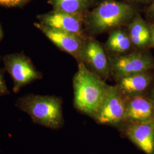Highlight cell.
<instances>
[{
  "label": "cell",
  "instance_id": "obj_1",
  "mask_svg": "<svg viewBox=\"0 0 154 154\" xmlns=\"http://www.w3.org/2000/svg\"><path fill=\"white\" fill-rule=\"evenodd\" d=\"M109 85L85 63L79 62L73 78L74 105L77 110L94 118L102 104Z\"/></svg>",
  "mask_w": 154,
  "mask_h": 154
},
{
  "label": "cell",
  "instance_id": "obj_2",
  "mask_svg": "<svg viewBox=\"0 0 154 154\" xmlns=\"http://www.w3.org/2000/svg\"><path fill=\"white\" fill-rule=\"evenodd\" d=\"M137 14L134 6L116 0H105L86 16L85 23L94 34L129 24Z\"/></svg>",
  "mask_w": 154,
  "mask_h": 154
},
{
  "label": "cell",
  "instance_id": "obj_3",
  "mask_svg": "<svg viewBox=\"0 0 154 154\" xmlns=\"http://www.w3.org/2000/svg\"><path fill=\"white\" fill-rule=\"evenodd\" d=\"M62 105L59 97L33 94L21 97L16 102L17 107L28 114L34 123L54 130L64 123Z\"/></svg>",
  "mask_w": 154,
  "mask_h": 154
},
{
  "label": "cell",
  "instance_id": "obj_4",
  "mask_svg": "<svg viewBox=\"0 0 154 154\" xmlns=\"http://www.w3.org/2000/svg\"><path fill=\"white\" fill-rule=\"evenodd\" d=\"M109 61L110 71L116 78L154 69V58L149 49L138 50L126 55L114 56Z\"/></svg>",
  "mask_w": 154,
  "mask_h": 154
},
{
  "label": "cell",
  "instance_id": "obj_5",
  "mask_svg": "<svg viewBox=\"0 0 154 154\" xmlns=\"http://www.w3.org/2000/svg\"><path fill=\"white\" fill-rule=\"evenodd\" d=\"M3 61L6 70L13 79V90L16 93L26 85L42 78V74L23 53L6 55Z\"/></svg>",
  "mask_w": 154,
  "mask_h": 154
},
{
  "label": "cell",
  "instance_id": "obj_6",
  "mask_svg": "<svg viewBox=\"0 0 154 154\" xmlns=\"http://www.w3.org/2000/svg\"><path fill=\"white\" fill-rule=\"evenodd\" d=\"M127 98L116 86H109L94 119L102 125L118 126L124 123Z\"/></svg>",
  "mask_w": 154,
  "mask_h": 154
},
{
  "label": "cell",
  "instance_id": "obj_7",
  "mask_svg": "<svg viewBox=\"0 0 154 154\" xmlns=\"http://www.w3.org/2000/svg\"><path fill=\"white\" fill-rule=\"evenodd\" d=\"M50 41L61 50L72 55L77 61L83 62V53L86 41L72 33L50 28L39 23H34Z\"/></svg>",
  "mask_w": 154,
  "mask_h": 154
},
{
  "label": "cell",
  "instance_id": "obj_8",
  "mask_svg": "<svg viewBox=\"0 0 154 154\" xmlns=\"http://www.w3.org/2000/svg\"><path fill=\"white\" fill-rule=\"evenodd\" d=\"M39 22L50 28L72 33L87 40L83 25L85 17L59 11H50L37 17Z\"/></svg>",
  "mask_w": 154,
  "mask_h": 154
},
{
  "label": "cell",
  "instance_id": "obj_9",
  "mask_svg": "<svg viewBox=\"0 0 154 154\" xmlns=\"http://www.w3.org/2000/svg\"><path fill=\"white\" fill-rule=\"evenodd\" d=\"M152 71L117 78L116 86L126 98L149 95L154 84Z\"/></svg>",
  "mask_w": 154,
  "mask_h": 154
},
{
  "label": "cell",
  "instance_id": "obj_10",
  "mask_svg": "<svg viewBox=\"0 0 154 154\" xmlns=\"http://www.w3.org/2000/svg\"><path fill=\"white\" fill-rule=\"evenodd\" d=\"M153 121L154 101L149 98V95L127 98L123 123H140Z\"/></svg>",
  "mask_w": 154,
  "mask_h": 154
},
{
  "label": "cell",
  "instance_id": "obj_11",
  "mask_svg": "<svg viewBox=\"0 0 154 154\" xmlns=\"http://www.w3.org/2000/svg\"><path fill=\"white\" fill-rule=\"evenodd\" d=\"M125 123V134L129 140L145 154H154V121Z\"/></svg>",
  "mask_w": 154,
  "mask_h": 154
},
{
  "label": "cell",
  "instance_id": "obj_12",
  "mask_svg": "<svg viewBox=\"0 0 154 154\" xmlns=\"http://www.w3.org/2000/svg\"><path fill=\"white\" fill-rule=\"evenodd\" d=\"M83 62H86L99 77L105 78L109 77L110 72L109 59L102 45L94 39H88L86 41Z\"/></svg>",
  "mask_w": 154,
  "mask_h": 154
},
{
  "label": "cell",
  "instance_id": "obj_13",
  "mask_svg": "<svg viewBox=\"0 0 154 154\" xmlns=\"http://www.w3.org/2000/svg\"><path fill=\"white\" fill-rule=\"evenodd\" d=\"M128 25V35L132 45L138 50L149 49L151 39L149 22L137 13Z\"/></svg>",
  "mask_w": 154,
  "mask_h": 154
},
{
  "label": "cell",
  "instance_id": "obj_14",
  "mask_svg": "<svg viewBox=\"0 0 154 154\" xmlns=\"http://www.w3.org/2000/svg\"><path fill=\"white\" fill-rule=\"evenodd\" d=\"M53 11L86 17V13L94 0H49Z\"/></svg>",
  "mask_w": 154,
  "mask_h": 154
},
{
  "label": "cell",
  "instance_id": "obj_15",
  "mask_svg": "<svg viewBox=\"0 0 154 154\" xmlns=\"http://www.w3.org/2000/svg\"><path fill=\"white\" fill-rule=\"evenodd\" d=\"M131 41L126 32L121 29L112 30L105 45L106 49L116 53H123L130 49Z\"/></svg>",
  "mask_w": 154,
  "mask_h": 154
},
{
  "label": "cell",
  "instance_id": "obj_16",
  "mask_svg": "<svg viewBox=\"0 0 154 154\" xmlns=\"http://www.w3.org/2000/svg\"><path fill=\"white\" fill-rule=\"evenodd\" d=\"M10 94V91L7 88L5 79L4 78V72L0 69V97Z\"/></svg>",
  "mask_w": 154,
  "mask_h": 154
},
{
  "label": "cell",
  "instance_id": "obj_17",
  "mask_svg": "<svg viewBox=\"0 0 154 154\" xmlns=\"http://www.w3.org/2000/svg\"><path fill=\"white\" fill-rule=\"evenodd\" d=\"M22 3V0H0V5L6 7H16Z\"/></svg>",
  "mask_w": 154,
  "mask_h": 154
},
{
  "label": "cell",
  "instance_id": "obj_18",
  "mask_svg": "<svg viewBox=\"0 0 154 154\" xmlns=\"http://www.w3.org/2000/svg\"><path fill=\"white\" fill-rule=\"evenodd\" d=\"M146 16L149 22L154 23V0L146 10Z\"/></svg>",
  "mask_w": 154,
  "mask_h": 154
},
{
  "label": "cell",
  "instance_id": "obj_19",
  "mask_svg": "<svg viewBox=\"0 0 154 154\" xmlns=\"http://www.w3.org/2000/svg\"><path fill=\"white\" fill-rule=\"evenodd\" d=\"M150 32H151V39L149 49L154 48V23L149 22Z\"/></svg>",
  "mask_w": 154,
  "mask_h": 154
},
{
  "label": "cell",
  "instance_id": "obj_20",
  "mask_svg": "<svg viewBox=\"0 0 154 154\" xmlns=\"http://www.w3.org/2000/svg\"><path fill=\"white\" fill-rule=\"evenodd\" d=\"M131 3H147L151 0H125Z\"/></svg>",
  "mask_w": 154,
  "mask_h": 154
},
{
  "label": "cell",
  "instance_id": "obj_21",
  "mask_svg": "<svg viewBox=\"0 0 154 154\" xmlns=\"http://www.w3.org/2000/svg\"><path fill=\"white\" fill-rule=\"evenodd\" d=\"M149 96L151 99L153 100L154 101V83L153 85H152V88H151L149 93Z\"/></svg>",
  "mask_w": 154,
  "mask_h": 154
},
{
  "label": "cell",
  "instance_id": "obj_22",
  "mask_svg": "<svg viewBox=\"0 0 154 154\" xmlns=\"http://www.w3.org/2000/svg\"><path fill=\"white\" fill-rule=\"evenodd\" d=\"M3 36H4L3 29H2V28L1 24V23H0V41L2 39V38H3Z\"/></svg>",
  "mask_w": 154,
  "mask_h": 154
},
{
  "label": "cell",
  "instance_id": "obj_23",
  "mask_svg": "<svg viewBox=\"0 0 154 154\" xmlns=\"http://www.w3.org/2000/svg\"><path fill=\"white\" fill-rule=\"evenodd\" d=\"M22 1L23 2H26V1H28V0H22Z\"/></svg>",
  "mask_w": 154,
  "mask_h": 154
}]
</instances>
